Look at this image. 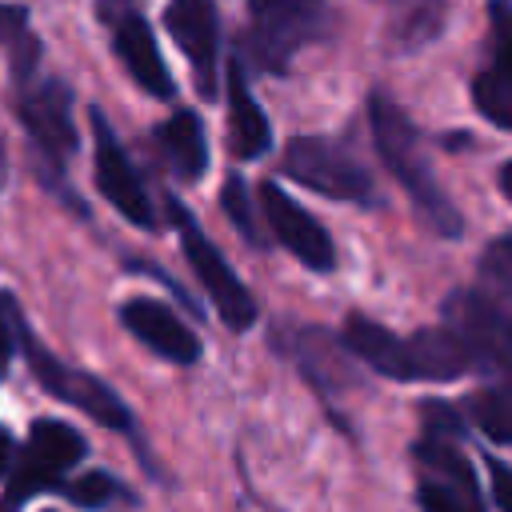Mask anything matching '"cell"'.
<instances>
[{"instance_id":"13","label":"cell","mask_w":512,"mask_h":512,"mask_svg":"<svg viewBox=\"0 0 512 512\" xmlns=\"http://www.w3.org/2000/svg\"><path fill=\"white\" fill-rule=\"evenodd\" d=\"M120 320H124V328H128L140 344H148L156 356H164V360H172V364H196V360H200V340H196V332H192L184 320H176V312H172L168 304L148 300V296H136V300H128V304L120 308Z\"/></svg>"},{"instance_id":"8","label":"cell","mask_w":512,"mask_h":512,"mask_svg":"<svg viewBox=\"0 0 512 512\" xmlns=\"http://www.w3.org/2000/svg\"><path fill=\"white\" fill-rule=\"evenodd\" d=\"M444 324L468 344L480 372H512V316L488 292L456 288L444 300Z\"/></svg>"},{"instance_id":"28","label":"cell","mask_w":512,"mask_h":512,"mask_svg":"<svg viewBox=\"0 0 512 512\" xmlns=\"http://www.w3.org/2000/svg\"><path fill=\"white\" fill-rule=\"evenodd\" d=\"M8 456H12V440H8V432L0 428V472L8 468Z\"/></svg>"},{"instance_id":"21","label":"cell","mask_w":512,"mask_h":512,"mask_svg":"<svg viewBox=\"0 0 512 512\" xmlns=\"http://www.w3.org/2000/svg\"><path fill=\"white\" fill-rule=\"evenodd\" d=\"M468 420L496 444H512V384H488L468 396Z\"/></svg>"},{"instance_id":"29","label":"cell","mask_w":512,"mask_h":512,"mask_svg":"<svg viewBox=\"0 0 512 512\" xmlns=\"http://www.w3.org/2000/svg\"><path fill=\"white\" fill-rule=\"evenodd\" d=\"M500 188H504V196L512 200V160H508V164L500 168Z\"/></svg>"},{"instance_id":"24","label":"cell","mask_w":512,"mask_h":512,"mask_svg":"<svg viewBox=\"0 0 512 512\" xmlns=\"http://www.w3.org/2000/svg\"><path fill=\"white\" fill-rule=\"evenodd\" d=\"M64 496L72 504H80V508H100L112 496H120V484L108 472H84V476H76V480L64 484Z\"/></svg>"},{"instance_id":"20","label":"cell","mask_w":512,"mask_h":512,"mask_svg":"<svg viewBox=\"0 0 512 512\" xmlns=\"http://www.w3.org/2000/svg\"><path fill=\"white\" fill-rule=\"evenodd\" d=\"M0 44H4V56L12 64V80L24 88L32 84L36 76V64H40V40L28 24V8L24 4H0Z\"/></svg>"},{"instance_id":"4","label":"cell","mask_w":512,"mask_h":512,"mask_svg":"<svg viewBox=\"0 0 512 512\" xmlns=\"http://www.w3.org/2000/svg\"><path fill=\"white\" fill-rule=\"evenodd\" d=\"M168 216H172V224H176V236H180V248H184V256H188V264H192V272L200 276V284H204L212 308L220 312V320H224L232 332L252 328V320H256V300L248 296V288L240 284V276L232 272V264L216 252V244L200 232L196 216H192L180 200H168Z\"/></svg>"},{"instance_id":"22","label":"cell","mask_w":512,"mask_h":512,"mask_svg":"<svg viewBox=\"0 0 512 512\" xmlns=\"http://www.w3.org/2000/svg\"><path fill=\"white\" fill-rule=\"evenodd\" d=\"M480 284L492 300L512 308V236H500L480 256Z\"/></svg>"},{"instance_id":"12","label":"cell","mask_w":512,"mask_h":512,"mask_svg":"<svg viewBox=\"0 0 512 512\" xmlns=\"http://www.w3.org/2000/svg\"><path fill=\"white\" fill-rule=\"evenodd\" d=\"M164 24L196 72L200 96L212 100L216 96V56H220V24H216L212 0H172L164 12Z\"/></svg>"},{"instance_id":"2","label":"cell","mask_w":512,"mask_h":512,"mask_svg":"<svg viewBox=\"0 0 512 512\" xmlns=\"http://www.w3.org/2000/svg\"><path fill=\"white\" fill-rule=\"evenodd\" d=\"M16 112H20V124L28 132V140L36 144L40 152V172H44V184L56 192V196H68V176H64V164L68 156L76 152V124H72V88L64 80H40V84H24L20 88V100H16ZM72 200V196H68ZM76 212H84L80 200H72Z\"/></svg>"},{"instance_id":"27","label":"cell","mask_w":512,"mask_h":512,"mask_svg":"<svg viewBox=\"0 0 512 512\" xmlns=\"http://www.w3.org/2000/svg\"><path fill=\"white\" fill-rule=\"evenodd\" d=\"M488 476H492V500H496V508H508L512 512V468L500 464V460H488Z\"/></svg>"},{"instance_id":"15","label":"cell","mask_w":512,"mask_h":512,"mask_svg":"<svg viewBox=\"0 0 512 512\" xmlns=\"http://www.w3.org/2000/svg\"><path fill=\"white\" fill-rule=\"evenodd\" d=\"M452 440H456V436H436V432H424V440H416L412 456H416V464H420V480L456 492V496L464 500V508H480L484 496H480V488H476L472 464H468V456H464Z\"/></svg>"},{"instance_id":"6","label":"cell","mask_w":512,"mask_h":512,"mask_svg":"<svg viewBox=\"0 0 512 512\" xmlns=\"http://www.w3.org/2000/svg\"><path fill=\"white\" fill-rule=\"evenodd\" d=\"M284 172L332 200H352V204H368L372 200V172L336 140L324 136H296L284 152Z\"/></svg>"},{"instance_id":"1","label":"cell","mask_w":512,"mask_h":512,"mask_svg":"<svg viewBox=\"0 0 512 512\" xmlns=\"http://www.w3.org/2000/svg\"><path fill=\"white\" fill-rule=\"evenodd\" d=\"M368 124H372V140H376L380 160L404 184V192L412 196V204L424 216V224L432 232H440V236H460L464 220H460L456 204L440 192V180L432 176V164H428V156L420 148V136H416L408 112L400 104H392L384 92H376L368 100Z\"/></svg>"},{"instance_id":"18","label":"cell","mask_w":512,"mask_h":512,"mask_svg":"<svg viewBox=\"0 0 512 512\" xmlns=\"http://www.w3.org/2000/svg\"><path fill=\"white\" fill-rule=\"evenodd\" d=\"M228 128H232V152L240 160H256L268 152L272 144V128L264 108L256 104V96L244 84V68L228 64Z\"/></svg>"},{"instance_id":"9","label":"cell","mask_w":512,"mask_h":512,"mask_svg":"<svg viewBox=\"0 0 512 512\" xmlns=\"http://www.w3.org/2000/svg\"><path fill=\"white\" fill-rule=\"evenodd\" d=\"M88 116H92V128H96V188H100V196L128 224L156 228V208H152V200H148V192H144V184H140L128 152H124V144L116 140L108 116L100 108H92Z\"/></svg>"},{"instance_id":"17","label":"cell","mask_w":512,"mask_h":512,"mask_svg":"<svg viewBox=\"0 0 512 512\" xmlns=\"http://www.w3.org/2000/svg\"><path fill=\"white\" fill-rule=\"evenodd\" d=\"M344 344L352 356H360L372 372L392 376V380H412V356H408V336L388 332L384 324L368 316H348L344 324Z\"/></svg>"},{"instance_id":"11","label":"cell","mask_w":512,"mask_h":512,"mask_svg":"<svg viewBox=\"0 0 512 512\" xmlns=\"http://www.w3.org/2000/svg\"><path fill=\"white\" fill-rule=\"evenodd\" d=\"M492 24V56L472 80V104L484 120L512 132V4L488 0Z\"/></svg>"},{"instance_id":"14","label":"cell","mask_w":512,"mask_h":512,"mask_svg":"<svg viewBox=\"0 0 512 512\" xmlns=\"http://www.w3.org/2000/svg\"><path fill=\"white\" fill-rule=\"evenodd\" d=\"M112 48H116L124 72L148 96H156V100H172L176 96V80H172V72L164 64V56L156 48V36H152V28H148L144 16H136V12L120 16L116 20V32H112Z\"/></svg>"},{"instance_id":"7","label":"cell","mask_w":512,"mask_h":512,"mask_svg":"<svg viewBox=\"0 0 512 512\" xmlns=\"http://www.w3.org/2000/svg\"><path fill=\"white\" fill-rule=\"evenodd\" d=\"M16 336H20V348H24V356H28V364H32V372H36V380L44 384V392H52L56 400H68L72 408H80V412H88L96 424H104V428H116V432H128L132 428V412H128V404L104 384V380H96V376H88V372H76V368H68V364H60L24 324H16Z\"/></svg>"},{"instance_id":"26","label":"cell","mask_w":512,"mask_h":512,"mask_svg":"<svg viewBox=\"0 0 512 512\" xmlns=\"http://www.w3.org/2000/svg\"><path fill=\"white\" fill-rule=\"evenodd\" d=\"M16 304L8 296H0V376L8 372V360H12V328H16Z\"/></svg>"},{"instance_id":"16","label":"cell","mask_w":512,"mask_h":512,"mask_svg":"<svg viewBox=\"0 0 512 512\" xmlns=\"http://www.w3.org/2000/svg\"><path fill=\"white\" fill-rule=\"evenodd\" d=\"M408 356H412V380H456L464 372H480L476 356L448 324L420 328L416 336H408Z\"/></svg>"},{"instance_id":"5","label":"cell","mask_w":512,"mask_h":512,"mask_svg":"<svg viewBox=\"0 0 512 512\" xmlns=\"http://www.w3.org/2000/svg\"><path fill=\"white\" fill-rule=\"evenodd\" d=\"M88 452L84 436L64 424V420H36L12 472H8V488H4V504L16 508V504H28L32 496L56 488L64 480V472Z\"/></svg>"},{"instance_id":"10","label":"cell","mask_w":512,"mask_h":512,"mask_svg":"<svg viewBox=\"0 0 512 512\" xmlns=\"http://www.w3.org/2000/svg\"><path fill=\"white\" fill-rule=\"evenodd\" d=\"M260 204H264V216H268V228L272 236L312 272H332L336 268V244L332 236L324 232V224L304 208L296 204L276 180H264L260 184Z\"/></svg>"},{"instance_id":"25","label":"cell","mask_w":512,"mask_h":512,"mask_svg":"<svg viewBox=\"0 0 512 512\" xmlns=\"http://www.w3.org/2000/svg\"><path fill=\"white\" fill-rule=\"evenodd\" d=\"M420 412H424V432H436V436H460L464 432V420L444 400H424Z\"/></svg>"},{"instance_id":"30","label":"cell","mask_w":512,"mask_h":512,"mask_svg":"<svg viewBox=\"0 0 512 512\" xmlns=\"http://www.w3.org/2000/svg\"><path fill=\"white\" fill-rule=\"evenodd\" d=\"M4 180H8V160H4V144H0V188H4Z\"/></svg>"},{"instance_id":"19","label":"cell","mask_w":512,"mask_h":512,"mask_svg":"<svg viewBox=\"0 0 512 512\" xmlns=\"http://www.w3.org/2000/svg\"><path fill=\"white\" fill-rule=\"evenodd\" d=\"M156 144L164 148L168 156V168L180 176V180H200L204 168H208V140H204V124L196 112H172L160 128H156Z\"/></svg>"},{"instance_id":"3","label":"cell","mask_w":512,"mask_h":512,"mask_svg":"<svg viewBox=\"0 0 512 512\" xmlns=\"http://www.w3.org/2000/svg\"><path fill=\"white\" fill-rule=\"evenodd\" d=\"M328 0H248V48L264 72H288L292 56L328 36Z\"/></svg>"},{"instance_id":"23","label":"cell","mask_w":512,"mask_h":512,"mask_svg":"<svg viewBox=\"0 0 512 512\" xmlns=\"http://www.w3.org/2000/svg\"><path fill=\"white\" fill-rule=\"evenodd\" d=\"M220 204H224L228 220L236 224V232H240L248 244H256V248H268V236L260 232V224H256V212H252V192H248V184H244L240 176H228V180H224Z\"/></svg>"}]
</instances>
